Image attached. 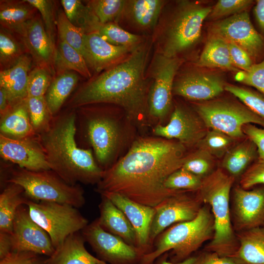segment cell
I'll return each mask as SVG.
<instances>
[{"label":"cell","instance_id":"1","mask_svg":"<svg viewBox=\"0 0 264 264\" xmlns=\"http://www.w3.org/2000/svg\"><path fill=\"white\" fill-rule=\"evenodd\" d=\"M186 147L179 142L159 137H140L128 151L104 171L95 191L118 193L154 207L180 191L167 189L164 182L184 162ZM182 191V190H180Z\"/></svg>","mask_w":264,"mask_h":264},{"label":"cell","instance_id":"2","mask_svg":"<svg viewBox=\"0 0 264 264\" xmlns=\"http://www.w3.org/2000/svg\"><path fill=\"white\" fill-rule=\"evenodd\" d=\"M153 44L151 37L123 61L81 85L67 103V110L109 104L121 108L136 128L150 126L149 95L151 80L146 76Z\"/></svg>","mask_w":264,"mask_h":264},{"label":"cell","instance_id":"3","mask_svg":"<svg viewBox=\"0 0 264 264\" xmlns=\"http://www.w3.org/2000/svg\"><path fill=\"white\" fill-rule=\"evenodd\" d=\"M75 110L54 116L48 128L38 134L51 170L71 185L97 184L104 171L90 149L79 147L76 140Z\"/></svg>","mask_w":264,"mask_h":264},{"label":"cell","instance_id":"4","mask_svg":"<svg viewBox=\"0 0 264 264\" xmlns=\"http://www.w3.org/2000/svg\"><path fill=\"white\" fill-rule=\"evenodd\" d=\"M75 110L82 135L92 147L98 164L107 170L135 139L136 126L124 110L114 105H88Z\"/></svg>","mask_w":264,"mask_h":264},{"label":"cell","instance_id":"5","mask_svg":"<svg viewBox=\"0 0 264 264\" xmlns=\"http://www.w3.org/2000/svg\"><path fill=\"white\" fill-rule=\"evenodd\" d=\"M235 179L219 168L203 178L197 195L211 208L214 220V233L205 251L221 257H231L239 247L230 208V195Z\"/></svg>","mask_w":264,"mask_h":264},{"label":"cell","instance_id":"6","mask_svg":"<svg viewBox=\"0 0 264 264\" xmlns=\"http://www.w3.org/2000/svg\"><path fill=\"white\" fill-rule=\"evenodd\" d=\"M212 7L189 1L177 2L168 16L161 12L151 37L155 51L168 57H176L199 38L202 23Z\"/></svg>","mask_w":264,"mask_h":264},{"label":"cell","instance_id":"7","mask_svg":"<svg viewBox=\"0 0 264 264\" xmlns=\"http://www.w3.org/2000/svg\"><path fill=\"white\" fill-rule=\"evenodd\" d=\"M214 233V220L211 208L202 206L192 220L176 223L156 238L153 250L145 254L140 264H152L158 257L169 252L170 261L182 262L192 256Z\"/></svg>","mask_w":264,"mask_h":264},{"label":"cell","instance_id":"8","mask_svg":"<svg viewBox=\"0 0 264 264\" xmlns=\"http://www.w3.org/2000/svg\"><path fill=\"white\" fill-rule=\"evenodd\" d=\"M7 168L6 183L22 186L25 196L31 200L67 204L77 208L86 203L85 192L79 184L67 183L51 169L31 171L9 165Z\"/></svg>","mask_w":264,"mask_h":264},{"label":"cell","instance_id":"9","mask_svg":"<svg viewBox=\"0 0 264 264\" xmlns=\"http://www.w3.org/2000/svg\"><path fill=\"white\" fill-rule=\"evenodd\" d=\"M195 110L207 128L235 139L246 137L242 131L245 125L257 124L264 128V119L238 101L213 99L196 103Z\"/></svg>","mask_w":264,"mask_h":264},{"label":"cell","instance_id":"10","mask_svg":"<svg viewBox=\"0 0 264 264\" xmlns=\"http://www.w3.org/2000/svg\"><path fill=\"white\" fill-rule=\"evenodd\" d=\"M25 205L32 220L47 233L55 248L89 223L78 208L69 204L27 198Z\"/></svg>","mask_w":264,"mask_h":264},{"label":"cell","instance_id":"11","mask_svg":"<svg viewBox=\"0 0 264 264\" xmlns=\"http://www.w3.org/2000/svg\"><path fill=\"white\" fill-rule=\"evenodd\" d=\"M182 60L168 57L155 52L146 70L151 80L148 105L152 122L160 124L169 113L172 105L173 87Z\"/></svg>","mask_w":264,"mask_h":264},{"label":"cell","instance_id":"12","mask_svg":"<svg viewBox=\"0 0 264 264\" xmlns=\"http://www.w3.org/2000/svg\"><path fill=\"white\" fill-rule=\"evenodd\" d=\"M82 234L97 258L108 264H140L144 254L118 236L104 230L97 219L89 223Z\"/></svg>","mask_w":264,"mask_h":264},{"label":"cell","instance_id":"13","mask_svg":"<svg viewBox=\"0 0 264 264\" xmlns=\"http://www.w3.org/2000/svg\"><path fill=\"white\" fill-rule=\"evenodd\" d=\"M180 191L171 195L155 206V214L150 231V243L153 249L157 236L170 226L195 219L202 206L197 194Z\"/></svg>","mask_w":264,"mask_h":264},{"label":"cell","instance_id":"14","mask_svg":"<svg viewBox=\"0 0 264 264\" xmlns=\"http://www.w3.org/2000/svg\"><path fill=\"white\" fill-rule=\"evenodd\" d=\"M11 236L12 251H30L48 257L55 249L47 233L32 220L25 204L16 211Z\"/></svg>","mask_w":264,"mask_h":264},{"label":"cell","instance_id":"15","mask_svg":"<svg viewBox=\"0 0 264 264\" xmlns=\"http://www.w3.org/2000/svg\"><path fill=\"white\" fill-rule=\"evenodd\" d=\"M211 32L242 47L252 59L258 58L264 50V38L254 27L247 11L215 22Z\"/></svg>","mask_w":264,"mask_h":264},{"label":"cell","instance_id":"16","mask_svg":"<svg viewBox=\"0 0 264 264\" xmlns=\"http://www.w3.org/2000/svg\"><path fill=\"white\" fill-rule=\"evenodd\" d=\"M207 129L196 112L177 105L167 124L156 125L152 132L157 137L175 139L186 148L197 146L207 132Z\"/></svg>","mask_w":264,"mask_h":264},{"label":"cell","instance_id":"17","mask_svg":"<svg viewBox=\"0 0 264 264\" xmlns=\"http://www.w3.org/2000/svg\"><path fill=\"white\" fill-rule=\"evenodd\" d=\"M231 216L235 231L264 226V185L252 190L235 186L232 193Z\"/></svg>","mask_w":264,"mask_h":264},{"label":"cell","instance_id":"18","mask_svg":"<svg viewBox=\"0 0 264 264\" xmlns=\"http://www.w3.org/2000/svg\"><path fill=\"white\" fill-rule=\"evenodd\" d=\"M0 154L5 161L28 170L50 169L38 134L12 138L0 133Z\"/></svg>","mask_w":264,"mask_h":264},{"label":"cell","instance_id":"19","mask_svg":"<svg viewBox=\"0 0 264 264\" xmlns=\"http://www.w3.org/2000/svg\"><path fill=\"white\" fill-rule=\"evenodd\" d=\"M225 85L222 78L216 74L191 71L175 79L173 94L190 100L206 101L220 95Z\"/></svg>","mask_w":264,"mask_h":264},{"label":"cell","instance_id":"20","mask_svg":"<svg viewBox=\"0 0 264 264\" xmlns=\"http://www.w3.org/2000/svg\"><path fill=\"white\" fill-rule=\"evenodd\" d=\"M100 195L110 199L127 217L135 231L137 247L144 255L151 252L153 247L149 235L154 208L137 203L116 193L104 192Z\"/></svg>","mask_w":264,"mask_h":264},{"label":"cell","instance_id":"21","mask_svg":"<svg viewBox=\"0 0 264 264\" xmlns=\"http://www.w3.org/2000/svg\"><path fill=\"white\" fill-rule=\"evenodd\" d=\"M85 44L86 62L89 68L96 72L107 70L116 65L124 60L137 46L112 45L96 32L85 35Z\"/></svg>","mask_w":264,"mask_h":264},{"label":"cell","instance_id":"22","mask_svg":"<svg viewBox=\"0 0 264 264\" xmlns=\"http://www.w3.org/2000/svg\"><path fill=\"white\" fill-rule=\"evenodd\" d=\"M20 36L37 66L51 71L56 50L42 20L37 18L29 20Z\"/></svg>","mask_w":264,"mask_h":264},{"label":"cell","instance_id":"23","mask_svg":"<svg viewBox=\"0 0 264 264\" xmlns=\"http://www.w3.org/2000/svg\"><path fill=\"white\" fill-rule=\"evenodd\" d=\"M167 2L162 0H125L120 18L125 19L136 30L153 33Z\"/></svg>","mask_w":264,"mask_h":264},{"label":"cell","instance_id":"24","mask_svg":"<svg viewBox=\"0 0 264 264\" xmlns=\"http://www.w3.org/2000/svg\"><path fill=\"white\" fill-rule=\"evenodd\" d=\"M100 216L97 218L106 231L119 237L128 244L137 248L135 231L127 217L106 197L101 195Z\"/></svg>","mask_w":264,"mask_h":264},{"label":"cell","instance_id":"25","mask_svg":"<svg viewBox=\"0 0 264 264\" xmlns=\"http://www.w3.org/2000/svg\"><path fill=\"white\" fill-rule=\"evenodd\" d=\"M31 58L22 55L11 66L0 72V88L6 92L13 106L25 100L27 97V84Z\"/></svg>","mask_w":264,"mask_h":264},{"label":"cell","instance_id":"26","mask_svg":"<svg viewBox=\"0 0 264 264\" xmlns=\"http://www.w3.org/2000/svg\"><path fill=\"white\" fill-rule=\"evenodd\" d=\"M81 232L69 235L44 259L46 264H108L92 255L86 248Z\"/></svg>","mask_w":264,"mask_h":264},{"label":"cell","instance_id":"27","mask_svg":"<svg viewBox=\"0 0 264 264\" xmlns=\"http://www.w3.org/2000/svg\"><path fill=\"white\" fill-rule=\"evenodd\" d=\"M236 235L239 247L230 258L241 264H264V226Z\"/></svg>","mask_w":264,"mask_h":264},{"label":"cell","instance_id":"28","mask_svg":"<svg viewBox=\"0 0 264 264\" xmlns=\"http://www.w3.org/2000/svg\"><path fill=\"white\" fill-rule=\"evenodd\" d=\"M259 158L255 143L246 136L233 146L223 157L222 169L235 179L241 177L248 168Z\"/></svg>","mask_w":264,"mask_h":264},{"label":"cell","instance_id":"29","mask_svg":"<svg viewBox=\"0 0 264 264\" xmlns=\"http://www.w3.org/2000/svg\"><path fill=\"white\" fill-rule=\"evenodd\" d=\"M0 134L12 138H23L37 135L28 115L25 100L15 105L0 117Z\"/></svg>","mask_w":264,"mask_h":264},{"label":"cell","instance_id":"30","mask_svg":"<svg viewBox=\"0 0 264 264\" xmlns=\"http://www.w3.org/2000/svg\"><path fill=\"white\" fill-rule=\"evenodd\" d=\"M23 188L8 183L0 194V232L12 234L14 217L19 207L25 204L27 198Z\"/></svg>","mask_w":264,"mask_h":264},{"label":"cell","instance_id":"31","mask_svg":"<svg viewBox=\"0 0 264 264\" xmlns=\"http://www.w3.org/2000/svg\"><path fill=\"white\" fill-rule=\"evenodd\" d=\"M78 81L77 74L71 71L59 73L52 80L44 98L53 116L58 114L65 102L76 87Z\"/></svg>","mask_w":264,"mask_h":264},{"label":"cell","instance_id":"32","mask_svg":"<svg viewBox=\"0 0 264 264\" xmlns=\"http://www.w3.org/2000/svg\"><path fill=\"white\" fill-rule=\"evenodd\" d=\"M35 9L25 0L1 1L0 23L4 28L20 35L27 22L33 18Z\"/></svg>","mask_w":264,"mask_h":264},{"label":"cell","instance_id":"33","mask_svg":"<svg viewBox=\"0 0 264 264\" xmlns=\"http://www.w3.org/2000/svg\"><path fill=\"white\" fill-rule=\"evenodd\" d=\"M197 65L200 67L237 69L232 61L226 41L214 35L206 43Z\"/></svg>","mask_w":264,"mask_h":264},{"label":"cell","instance_id":"34","mask_svg":"<svg viewBox=\"0 0 264 264\" xmlns=\"http://www.w3.org/2000/svg\"><path fill=\"white\" fill-rule=\"evenodd\" d=\"M63 10L70 22L86 34L96 32L101 24L90 7L79 0H62Z\"/></svg>","mask_w":264,"mask_h":264},{"label":"cell","instance_id":"35","mask_svg":"<svg viewBox=\"0 0 264 264\" xmlns=\"http://www.w3.org/2000/svg\"><path fill=\"white\" fill-rule=\"evenodd\" d=\"M54 65L58 74L65 71L77 72L89 80L91 74L84 57L66 43L60 41L54 59Z\"/></svg>","mask_w":264,"mask_h":264},{"label":"cell","instance_id":"36","mask_svg":"<svg viewBox=\"0 0 264 264\" xmlns=\"http://www.w3.org/2000/svg\"><path fill=\"white\" fill-rule=\"evenodd\" d=\"M56 22L59 40L66 43L78 51L86 61L87 52L85 44L86 33L70 22L63 10L58 11Z\"/></svg>","mask_w":264,"mask_h":264},{"label":"cell","instance_id":"37","mask_svg":"<svg viewBox=\"0 0 264 264\" xmlns=\"http://www.w3.org/2000/svg\"><path fill=\"white\" fill-rule=\"evenodd\" d=\"M96 32L109 43L116 46H137L146 40L142 36L124 29L116 22L101 24Z\"/></svg>","mask_w":264,"mask_h":264},{"label":"cell","instance_id":"38","mask_svg":"<svg viewBox=\"0 0 264 264\" xmlns=\"http://www.w3.org/2000/svg\"><path fill=\"white\" fill-rule=\"evenodd\" d=\"M25 102L31 125L39 134L48 128L54 116L48 109L44 97H27Z\"/></svg>","mask_w":264,"mask_h":264},{"label":"cell","instance_id":"39","mask_svg":"<svg viewBox=\"0 0 264 264\" xmlns=\"http://www.w3.org/2000/svg\"><path fill=\"white\" fill-rule=\"evenodd\" d=\"M235 139L222 132L210 129L207 131L197 146L214 157L221 158L233 146Z\"/></svg>","mask_w":264,"mask_h":264},{"label":"cell","instance_id":"40","mask_svg":"<svg viewBox=\"0 0 264 264\" xmlns=\"http://www.w3.org/2000/svg\"><path fill=\"white\" fill-rule=\"evenodd\" d=\"M215 157L206 151L198 148L187 154L182 168L203 179L214 170Z\"/></svg>","mask_w":264,"mask_h":264},{"label":"cell","instance_id":"41","mask_svg":"<svg viewBox=\"0 0 264 264\" xmlns=\"http://www.w3.org/2000/svg\"><path fill=\"white\" fill-rule=\"evenodd\" d=\"M125 0H92L88 2L101 24L116 22L120 18Z\"/></svg>","mask_w":264,"mask_h":264},{"label":"cell","instance_id":"42","mask_svg":"<svg viewBox=\"0 0 264 264\" xmlns=\"http://www.w3.org/2000/svg\"><path fill=\"white\" fill-rule=\"evenodd\" d=\"M224 89L264 119V94L251 88L231 84H226Z\"/></svg>","mask_w":264,"mask_h":264},{"label":"cell","instance_id":"43","mask_svg":"<svg viewBox=\"0 0 264 264\" xmlns=\"http://www.w3.org/2000/svg\"><path fill=\"white\" fill-rule=\"evenodd\" d=\"M202 180L181 167L171 174L165 180L164 185L167 189L172 190L198 191Z\"/></svg>","mask_w":264,"mask_h":264},{"label":"cell","instance_id":"44","mask_svg":"<svg viewBox=\"0 0 264 264\" xmlns=\"http://www.w3.org/2000/svg\"><path fill=\"white\" fill-rule=\"evenodd\" d=\"M24 54L20 44L3 29L0 32V62L4 69L13 66Z\"/></svg>","mask_w":264,"mask_h":264},{"label":"cell","instance_id":"45","mask_svg":"<svg viewBox=\"0 0 264 264\" xmlns=\"http://www.w3.org/2000/svg\"><path fill=\"white\" fill-rule=\"evenodd\" d=\"M52 80L51 71L37 66L28 75L27 97H44Z\"/></svg>","mask_w":264,"mask_h":264},{"label":"cell","instance_id":"46","mask_svg":"<svg viewBox=\"0 0 264 264\" xmlns=\"http://www.w3.org/2000/svg\"><path fill=\"white\" fill-rule=\"evenodd\" d=\"M251 0H220L212 8L207 18L216 20L246 11L253 3Z\"/></svg>","mask_w":264,"mask_h":264},{"label":"cell","instance_id":"47","mask_svg":"<svg viewBox=\"0 0 264 264\" xmlns=\"http://www.w3.org/2000/svg\"><path fill=\"white\" fill-rule=\"evenodd\" d=\"M235 79L240 83L255 88L264 94V59L257 64H253L247 70L239 71Z\"/></svg>","mask_w":264,"mask_h":264},{"label":"cell","instance_id":"48","mask_svg":"<svg viewBox=\"0 0 264 264\" xmlns=\"http://www.w3.org/2000/svg\"><path fill=\"white\" fill-rule=\"evenodd\" d=\"M40 13L45 30L55 44V31L56 25L52 1L48 0H25Z\"/></svg>","mask_w":264,"mask_h":264},{"label":"cell","instance_id":"49","mask_svg":"<svg viewBox=\"0 0 264 264\" xmlns=\"http://www.w3.org/2000/svg\"><path fill=\"white\" fill-rule=\"evenodd\" d=\"M240 185L246 190L264 185V160L258 159L248 168L240 177Z\"/></svg>","mask_w":264,"mask_h":264},{"label":"cell","instance_id":"50","mask_svg":"<svg viewBox=\"0 0 264 264\" xmlns=\"http://www.w3.org/2000/svg\"><path fill=\"white\" fill-rule=\"evenodd\" d=\"M232 61L236 67L242 70L250 68L253 64L252 59L247 52L233 42L226 41Z\"/></svg>","mask_w":264,"mask_h":264},{"label":"cell","instance_id":"51","mask_svg":"<svg viewBox=\"0 0 264 264\" xmlns=\"http://www.w3.org/2000/svg\"><path fill=\"white\" fill-rule=\"evenodd\" d=\"M242 131L245 135L256 145L258 159L264 160V128H259L254 124H248L243 126Z\"/></svg>","mask_w":264,"mask_h":264},{"label":"cell","instance_id":"52","mask_svg":"<svg viewBox=\"0 0 264 264\" xmlns=\"http://www.w3.org/2000/svg\"><path fill=\"white\" fill-rule=\"evenodd\" d=\"M38 257L30 251H12L0 260V264H34Z\"/></svg>","mask_w":264,"mask_h":264},{"label":"cell","instance_id":"53","mask_svg":"<svg viewBox=\"0 0 264 264\" xmlns=\"http://www.w3.org/2000/svg\"><path fill=\"white\" fill-rule=\"evenodd\" d=\"M203 256V252L192 255L182 262L173 263L168 261L169 252H168L158 257L152 264H200Z\"/></svg>","mask_w":264,"mask_h":264},{"label":"cell","instance_id":"54","mask_svg":"<svg viewBox=\"0 0 264 264\" xmlns=\"http://www.w3.org/2000/svg\"><path fill=\"white\" fill-rule=\"evenodd\" d=\"M200 264H241L230 257H221L217 254L205 251Z\"/></svg>","mask_w":264,"mask_h":264},{"label":"cell","instance_id":"55","mask_svg":"<svg viewBox=\"0 0 264 264\" xmlns=\"http://www.w3.org/2000/svg\"><path fill=\"white\" fill-rule=\"evenodd\" d=\"M12 251L11 234L0 232V260Z\"/></svg>","mask_w":264,"mask_h":264},{"label":"cell","instance_id":"56","mask_svg":"<svg viewBox=\"0 0 264 264\" xmlns=\"http://www.w3.org/2000/svg\"><path fill=\"white\" fill-rule=\"evenodd\" d=\"M254 14L261 32L264 34V0L256 1Z\"/></svg>","mask_w":264,"mask_h":264},{"label":"cell","instance_id":"57","mask_svg":"<svg viewBox=\"0 0 264 264\" xmlns=\"http://www.w3.org/2000/svg\"><path fill=\"white\" fill-rule=\"evenodd\" d=\"M12 105L6 92L0 88V117L6 114L13 108Z\"/></svg>","mask_w":264,"mask_h":264},{"label":"cell","instance_id":"58","mask_svg":"<svg viewBox=\"0 0 264 264\" xmlns=\"http://www.w3.org/2000/svg\"><path fill=\"white\" fill-rule=\"evenodd\" d=\"M34 264H46L44 259H42L39 256L36 259Z\"/></svg>","mask_w":264,"mask_h":264}]
</instances>
